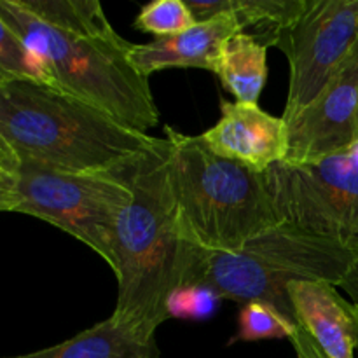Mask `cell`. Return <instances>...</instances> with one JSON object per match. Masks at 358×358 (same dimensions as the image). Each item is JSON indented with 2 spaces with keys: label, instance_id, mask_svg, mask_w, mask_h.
Here are the masks:
<instances>
[{
  "label": "cell",
  "instance_id": "cell-1",
  "mask_svg": "<svg viewBox=\"0 0 358 358\" xmlns=\"http://www.w3.org/2000/svg\"><path fill=\"white\" fill-rule=\"evenodd\" d=\"M0 23L44 58L56 87L140 133L159 122L149 86L96 0H0Z\"/></svg>",
  "mask_w": 358,
  "mask_h": 358
},
{
  "label": "cell",
  "instance_id": "cell-9",
  "mask_svg": "<svg viewBox=\"0 0 358 358\" xmlns=\"http://www.w3.org/2000/svg\"><path fill=\"white\" fill-rule=\"evenodd\" d=\"M283 163H311L358 145V41L313 101L289 122Z\"/></svg>",
  "mask_w": 358,
  "mask_h": 358
},
{
  "label": "cell",
  "instance_id": "cell-6",
  "mask_svg": "<svg viewBox=\"0 0 358 358\" xmlns=\"http://www.w3.org/2000/svg\"><path fill=\"white\" fill-rule=\"evenodd\" d=\"M131 187L121 175L52 170L0 143V210L41 219L65 231L114 266V236Z\"/></svg>",
  "mask_w": 358,
  "mask_h": 358
},
{
  "label": "cell",
  "instance_id": "cell-7",
  "mask_svg": "<svg viewBox=\"0 0 358 358\" xmlns=\"http://www.w3.org/2000/svg\"><path fill=\"white\" fill-rule=\"evenodd\" d=\"M268 177L283 222L358 255V145L311 163H278Z\"/></svg>",
  "mask_w": 358,
  "mask_h": 358
},
{
  "label": "cell",
  "instance_id": "cell-4",
  "mask_svg": "<svg viewBox=\"0 0 358 358\" xmlns=\"http://www.w3.org/2000/svg\"><path fill=\"white\" fill-rule=\"evenodd\" d=\"M168 170L182 227L196 247L236 254L283 222L268 171H255L213 152L201 135L164 128Z\"/></svg>",
  "mask_w": 358,
  "mask_h": 358
},
{
  "label": "cell",
  "instance_id": "cell-5",
  "mask_svg": "<svg viewBox=\"0 0 358 358\" xmlns=\"http://www.w3.org/2000/svg\"><path fill=\"white\" fill-rule=\"evenodd\" d=\"M357 259V254L338 241L282 222L236 254L206 252L201 268L189 283L208 287L220 299L269 303L297 322L287 287L296 282H327L339 287Z\"/></svg>",
  "mask_w": 358,
  "mask_h": 358
},
{
  "label": "cell",
  "instance_id": "cell-17",
  "mask_svg": "<svg viewBox=\"0 0 358 358\" xmlns=\"http://www.w3.org/2000/svg\"><path fill=\"white\" fill-rule=\"evenodd\" d=\"M297 322L290 320L276 306L262 301L243 304L238 317V332L231 343H255L266 339H290Z\"/></svg>",
  "mask_w": 358,
  "mask_h": 358
},
{
  "label": "cell",
  "instance_id": "cell-18",
  "mask_svg": "<svg viewBox=\"0 0 358 358\" xmlns=\"http://www.w3.org/2000/svg\"><path fill=\"white\" fill-rule=\"evenodd\" d=\"M196 23L198 21L184 0H156L142 7L135 20V28L154 37H168L182 34Z\"/></svg>",
  "mask_w": 358,
  "mask_h": 358
},
{
  "label": "cell",
  "instance_id": "cell-15",
  "mask_svg": "<svg viewBox=\"0 0 358 358\" xmlns=\"http://www.w3.org/2000/svg\"><path fill=\"white\" fill-rule=\"evenodd\" d=\"M185 3L198 23L229 13L240 21L243 30L266 24L269 38L301 16L306 0H187Z\"/></svg>",
  "mask_w": 358,
  "mask_h": 358
},
{
  "label": "cell",
  "instance_id": "cell-8",
  "mask_svg": "<svg viewBox=\"0 0 358 358\" xmlns=\"http://www.w3.org/2000/svg\"><path fill=\"white\" fill-rule=\"evenodd\" d=\"M357 41L358 0H306L301 16L268 38L289 59L287 124L317 98Z\"/></svg>",
  "mask_w": 358,
  "mask_h": 358
},
{
  "label": "cell",
  "instance_id": "cell-10",
  "mask_svg": "<svg viewBox=\"0 0 358 358\" xmlns=\"http://www.w3.org/2000/svg\"><path fill=\"white\" fill-rule=\"evenodd\" d=\"M201 138L213 152L262 173L289 156V124L257 103L222 100L220 119Z\"/></svg>",
  "mask_w": 358,
  "mask_h": 358
},
{
  "label": "cell",
  "instance_id": "cell-2",
  "mask_svg": "<svg viewBox=\"0 0 358 358\" xmlns=\"http://www.w3.org/2000/svg\"><path fill=\"white\" fill-rule=\"evenodd\" d=\"M131 187L114 236L117 304L114 315L156 332L168 317V299L201 268L206 250L187 240L168 170V142L119 171Z\"/></svg>",
  "mask_w": 358,
  "mask_h": 358
},
{
  "label": "cell",
  "instance_id": "cell-20",
  "mask_svg": "<svg viewBox=\"0 0 358 358\" xmlns=\"http://www.w3.org/2000/svg\"><path fill=\"white\" fill-rule=\"evenodd\" d=\"M289 341L292 343V348L294 352H296L297 358H329L324 353V350L315 343V339L311 338L310 332L304 327H301L299 324H297L296 331L290 336Z\"/></svg>",
  "mask_w": 358,
  "mask_h": 358
},
{
  "label": "cell",
  "instance_id": "cell-21",
  "mask_svg": "<svg viewBox=\"0 0 358 358\" xmlns=\"http://www.w3.org/2000/svg\"><path fill=\"white\" fill-rule=\"evenodd\" d=\"M338 289H341L343 292L348 294L350 301L358 308V259L353 262V266L350 268V271L346 273V276L343 278V282L339 283Z\"/></svg>",
  "mask_w": 358,
  "mask_h": 358
},
{
  "label": "cell",
  "instance_id": "cell-14",
  "mask_svg": "<svg viewBox=\"0 0 358 358\" xmlns=\"http://www.w3.org/2000/svg\"><path fill=\"white\" fill-rule=\"evenodd\" d=\"M215 76L241 103H257L268 79V44L238 31L224 45Z\"/></svg>",
  "mask_w": 358,
  "mask_h": 358
},
{
  "label": "cell",
  "instance_id": "cell-3",
  "mask_svg": "<svg viewBox=\"0 0 358 358\" xmlns=\"http://www.w3.org/2000/svg\"><path fill=\"white\" fill-rule=\"evenodd\" d=\"M159 142L58 87L0 80V143L42 166L115 175Z\"/></svg>",
  "mask_w": 358,
  "mask_h": 358
},
{
  "label": "cell",
  "instance_id": "cell-13",
  "mask_svg": "<svg viewBox=\"0 0 358 358\" xmlns=\"http://www.w3.org/2000/svg\"><path fill=\"white\" fill-rule=\"evenodd\" d=\"M156 332L112 313L73 338L34 353L6 358H156Z\"/></svg>",
  "mask_w": 358,
  "mask_h": 358
},
{
  "label": "cell",
  "instance_id": "cell-12",
  "mask_svg": "<svg viewBox=\"0 0 358 358\" xmlns=\"http://www.w3.org/2000/svg\"><path fill=\"white\" fill-rule=\"evenodd\" d=\"M297 324L306 329L329 358H355L358 308L327 282H296L287 287Z\"/></svg>",
  "mask_w": 358,
  "mask_h": 358
},
{
  "label": "cell",
  "instance_id": "cell-16",
  "mask_svg": "<svg viewBox=\"0 0 358 358\" xmlns=\"http://www.w3.org/2000/svg\"><path fill=\"white\" fill-rule=\"evenodd\" d=\"M0 80H23L56 87L48 63L9 27L0 23Z\"/></svg>",
  "mask_w": 358,
  "mask_h": 358
},
{
  "label": "cell",
  "instance_id": "cell-11",
  "mask_svg": "<svg viewBox=\"0 0 358 358\" xmlns=\"http://www.w3.org/2000/svg\"><path fill=\"white\" fill-rule=\"evenodd\" d=\"M238 31L245 30L233 14H219L199 21L182 34L131 44L129 59L145 77L164 69H203L215 73L224 45Z\"/></svg>",
  "mask_w": 358,
  "mask_h": 358
},
{
  "label": "cell",
  "instance_id": "cell-19",
  "mask_svg": "<svg viewBox=\"0 0 358 358\" xmlns=\"http://www.w3.org/2000/svg\"><path fill=\"white\" fill-rule=\"evenodd\" d=\"M220 297L205 285L187 283L171 294L168 299V317L182 320H206L217 310Z\"/></svg>",
  "mask_w": 358,
  "mask_h": 358
}]
</instances>
